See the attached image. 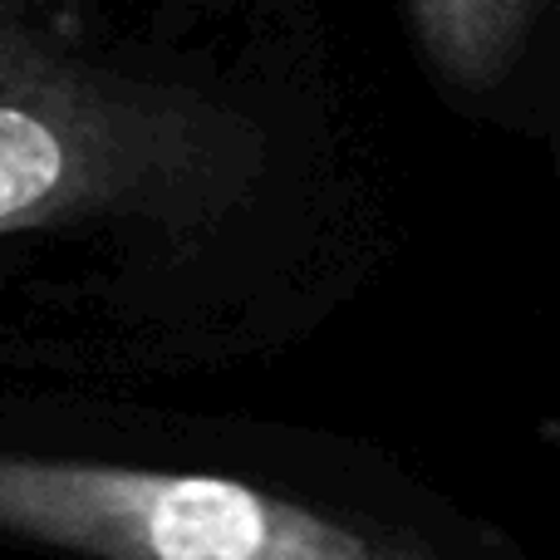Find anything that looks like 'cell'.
<instances>
[{"label":"cell","instance_id":"2","mask_svg":"<svg viewBox=\"0 0 560 560\" xmlns=\"http://www.w3.org/2000/svg\"><path fill=\"white\" fill-rule=\"evenodd\" d=\"M0 536L94 560H374L349 526L212 472L0 453Z\"/></svg>","mask_w":560,"mask_h":560},{"label":"cell","instance_id":"1","mask_svg":"<svg viewBox=\"0 0 560 560\" xmlns=\"http://www.w3.org/2000/svg\"><path fill=\"white\" fill-rule=\"evenodd\" d=\"M261 158L252 118L89 55L65 0H0V236L212 222Z\"/></svg>","mask_w":560,"mask_h":560},{"label":"cell","instance_id":"3","mask_svg":"<svg viewBox=\"0 0 560 560\" xmlns=\"http://www.w3.org/2000/svg\"><path fill=\"white\" fill-rule=\"evenodd\" d=\"M433 69L447 84L482 94L516 65L541 0H404Z\"/></svg>","mask_w":560,"mask_h":560}]
</instances>
